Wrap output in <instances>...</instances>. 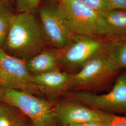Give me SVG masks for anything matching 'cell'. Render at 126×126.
Instances as JSON below:
<instances>
[{"instance_id":"7a4b0ae2","label":"cell","mask_w":126,"mask_h":126,"mask_svg":"<svg viewBox=\"0 0 126 126\" xmlns=\"http://www.w3.org/2000/svg\"><path fill=\"white\" fill-rule=\"evenodd\" d=\"M0 102L17 109L28 118L33 126H57L54 114L56 100L0 87Z\"/></svg>"},{"instance_id":"7c38bea8","label":"cell","mask_w":126,"mask_h":126,"mask_svg":"<svg viewBox=\"0 0 126 126\" xmlns=\"http://www.w3.org/2000/svg\"><path fill=\"white\" fill-rule=\"evenodd\" d=\"M101 16L107 39L115 40L126 38V10L112 9Z\"/></svg>"},{"instance_id":"d6986e66","label":"cell","mask_w":126,"mask_h":126,"mask_svg":"<svg viewBox=\"0 0 126 126\" xmlns=\"http://www.w3.org/2000/svg\"><path fill=\"white\" fill-rule=\"evenodd\" d=\"M111 9L126 10V0H109Z\"/></svg>"},{"instance_id":"52a82bcc","label":"cell","mask_w":126,"mask_h":126,"mask_svg":"<svg viewBox=\"0 0 126 126\" xmlns=\"http://www.w3.org/2000/svg\"><path fill=\"white\" fill-rule=\"evenodd\" d=\"M120 69L106 54L90 59L76 73L72 74L71 89H90L99 86Z\"/></svg>"},{"instance_id":"3957f363","label":"cell","mask_w":126,"mask_h":126,"mask_svg":"<svg viewBox=\"0 0 126 126\" xmlns=\"http://www.w3.org/2000/svg\"><path fill=\"white\" fill-rule=\"evenodd\" d=\"M112 41L94 36L73 35L63 49L59 50L60 70L63 72L79 69L90 59L106 54Z\"/></svg>"},{"instance_id":"5b68a950","label":"cell","mask_w":126,"mask_h":126,"mask_svg":"<svg viewBox=\"0 0 126 126\" xmlns=\"http://www.w3.org/2000/svg\"><path fill=\"white\" fill-rule=\"evenodd\" d=\"M0 87L19 90L45 98L27 69L26 61L0 49Z\"/></svg>"},{"instance_id":"ac0fdd59","label":"cell","mask_w":126,"mask_h":126,"mask_svg":"<svg viewBox=\"0 0 126 126\" xmlns=\"http://www.w3.org/2000/svg\"><path fill=\"white\" fill-rule=\"evenodd\" d=\"M103 122L106 126H126V117L117 116L104 112Z\"/></svg>"},{"instance_id":"7402d4cb","label":"cell","mask_w":126,"mask_h":126,"mask_svg":"<svg viewBox=\"0 0 126 126\" xmlns=\"http://www.w3.org/2000/svg\"><path fill=\"white\" fill-rule=\"evenodd\" d=\"M10 0H0V2H2L7 4L9 2Z\"/></svg>"},{"instance_id":"2e32d148","label":"cell","mask_w":126,"mask_h":126,"mask_svg":"<svg viewBox=\"0 0 126 126\" xmlns=\"http://www.w3.org/2000/svg\"><path fill=\"white\" fill-rule=\"evenodd\" d=\"M86 7L100 15L111 10L109 0H79Z\"/></svg>"},{"instance_id":"30bf717a","label":"cell","mask_w":126,"mask_h":126,"mask_svg":"<svg viewBox=\"0 0 126 126\" xmlns=\"http://www.w3.org/2000/svg\"><path fill=\"white\" fill-rule=\"evenodd\" d=\"M33 80L46 98L56 101L71 90L72 74L58 70L33 76Z\"/></svg>"},{"instance_id":"e0dca14e","label":"cell","mask_w":126,"mask_h":126,"mask_svg":"<svg viewBox=\"0 0 126 126\" xmlns=\"http://www.w3.org/2000/svg\"><path fill=\"white\" fill-rule=\"evenodd\" d=\"M41 0H16L17 8L20 13H33L39 6Z\"/></svg>"},{"instance_id":"44dd1931","label":"cell","mask_w":126,"mask_h":126,"mask_svg":"<svg viewBox=\"0 0 126 126\" xmlns=\"http://www.w3.org/2000/svg\"><path fill=\"white\" fill-rule=\"evenodd\" d=\"M25 117L26 116L23 114H22L16 126H33L32 123L30 124L27 121Z\"/></svg>"},{"instance_id":"8fae6325","label":"cell","mask_w":126,"mask_h":126,"mask_svg":"<svg viewBox=\"0 0 126 126\" xmlns=\"http://www.w3.org/2000/svg\"><path fill=\"white\" fill-rule=\"evenodd\" d=\"M26 66L33 76L60 70L59 50H42L26 61Z\"/></svg>"},{"instance_id":"8992f818","label":"cell","mask_w":126,"mask_h":126,"mask_svg":"<svg viewBox=\"0 0 126 126\" xmlns=\"http://www.w3.org/2000/svg\"><path fill=\"white\" fill-rule=\"evenodd\" d=\"M63 97L101 111L126 112V73L117 78L112 90L103 94L84 91H68Z\"/></svg>"},{"instance_id":"ba28073f","label":"cell","mask_w":126,"mask_h":126,"mask_svg":"<svg viewBox=\"0 0 126 126\" xmlns=\"http://www.w3.org/2000/svg\"><path fill=\"white\" fill-rule=\"evenodd\" d=\"M41 26L47 44L60 50L67 45L73 35L67 27L59 5H46L39 9Z\"/></svg>"},{"instance_id":"5bb4252c","label":"cell","mask_w":126,"mask_h":126,"mask_svg":"<svg viewBox=\"0 0 126 126\" xmlns=\"http://www.w3.org/2000/svg\"><path fill=\"white\" fill-rule=\"evenodd\" d=\"M6 5L0 2V49L2 48L16 16Z\"/></svg>"},{"instance_id":"ffe728a7","label":"cell","mask_w":126,"mask_h":126,"mask_svg":"<svg viewBox=\"0 0 126 126\" xmlns=\"http://www.w3.org/2000/svg\"><path fill=\"white\" fill-rule=\"evenodd\" d=\"M67 126H106L103 122H89L81 123H72Z\"/></svg>"},{"instance_id":"9a60e30c","label":"cell","mask_w":126,"mask_h":126,"mask_svg":"<svg viewBox=\"0 0 126 126\" xmlns=\"http://www.w3.org/2000/svg\"><path fill=\"white\" fill-rule=\"evenodd\" d=\"M23 113L17 109L0 102V126H16Z\"/></svg>"},{"instance_id":"277c9868","label":"cell","mask_w":126,"mask_h":126,"mask_svg":"<svg viewBox=\"0 0 126 126\" xmlns=\"http://www.w3.org/2000/svg\"><path fill=\"white\" fill-rule=\"evenodd\" d=\"M58 5L65 22L73 35L106 39L101 15L79 0H61Z\"/></svg>"},{"instance_id":"603a6c76","label":"cell","mask_w":126,"mask_h":126,"mask_svg":"<svg viewBox=\"0 0 126 126\" xmlns=\"http://www.w3.org/2000/svg\"><path fill=\"white\" fill-rule=\"evenodd\" d=\"M56 0V1H59H59H61V0Z\"/></svg>"},{"instance_id":"9c48e42d","label":"cell","mask_w":126,"mask_h":126,"mask_svg":"<svg viewBox=\"0 0 126 126\" xmlns=\"http://www.w3.org/2000/svg\"><path fill=\"white\" fill-rule=\"evenodd\" d=\"M104 113L78 101L65 97L56 101L54 108L57 126H67L72 123L103 122Z\"/></svg>"},{"instance_id":"4fadbf2b","label":"cell","mask_w":126,"mask_h":126,"mask_svg":"<svg viewBox=\"0 0 126 126\" xmlns=\"http://www.w3.org/2000/svg\"><path fill=\"white\" fill-rule=\"evenodd\" d=\"M106 55L120 69H126V38L112 41Z\"/></svg>"},{"instance_id":"6da1fadb","label":"cell","mask_w":126,"mask_h":126,"mask_svg":"<svg viewBox=\"0 0 126 126\" xmlns=\"http://www.w3.org/2000/svg\"><path fill=\"white\" fill-rule=\"evenodd\" d=\"M40 23L32 13L16 15L2 49L27 61L43 50L47 45Z\"/></svg>"}]
</instances>
